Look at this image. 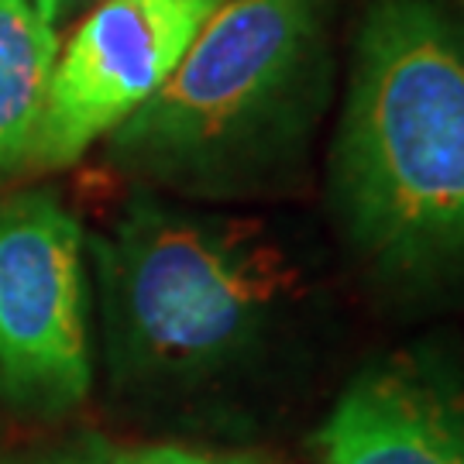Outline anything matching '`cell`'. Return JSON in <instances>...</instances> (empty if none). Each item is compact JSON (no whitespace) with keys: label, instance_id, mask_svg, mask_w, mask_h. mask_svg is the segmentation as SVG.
<instances>
[{"label":"cell","instance_id":"obj_1","mask_svg":"<svg viewBox=\"0 0 464 464\" xmlns=\"http://www.w3.org/2000/svg\"><path fill=\"white\" fill-rule=\"evenodd\" d=\"M334 207L396 285L464 276V34L437 0H372L334 141Z\"/></svg>","mask_w":464,"mask_h":464},{"label":"cell","instance_id":"obj_2","mask_svg":"<svg viewBox=\"0 0 464 464\" xmlns=\"http://www.w3.org/2000/svg\"><path fill=\"white\" fill-rule=\"evenodd\" d=\"M320 0H224L114 151L193 193H237L303 151L324 100Z\"/></svg>","mask_w":464,"mask_h":464},{"label":"cell","instance_id":"obj_3","mask_svg":"<svg viewBox=\"0 0 464 464\" xmlns=\"http://www.w3.org/2000/svg\"><path fill=\"white\" fill-rule=\"evenodd\" d=\"M107 327L124 372L197 385L248 358L299 289L289 255L251 220L141 199L103 251Z\"/></svg>","mask_w":464,"mask_h":464},{"label":"cell","instance_id":"obj_4","mask_svg":"<svg viewBox=\"0 0 464 464\" xmlns=\"http://www.w3.org/2000/svg\"><path fill=\"white\" fill-rule=\"evenodd\" d=\"M90 389L83 237L42 193L0 199V396L66 410Z\"/></svg>","mask_w":464,"mask_h":464},{"label":"cell","instance_id":"obj_5","mask_svg":"<svg viewBox=\"0 0 464 464\" xmlns=\"http://www.w3.org/2000/svg\"><path fill=\"white\" fill-rule=\"evenodd\" d=\"M224 0H103L59 49L34 141L45 166L76 162L166 83Z\"/></svg>","mask_w":464,"mask_h":464},{"label":"cell","instance_id":"obj_6","mask_svg":"<svg viewBox=\"0 0 464 464\" xmlns=\"http://www.w3.org/2000/svg\"><path fill=\"white\" fill-rule=\"evenodd\" d=\"M324 464H464V396L420 358H385L316 433Z\"/></svg>","mask_w":464,"mask_h":464},{"label":"cell","instance_id":"obj_7","mask_svg":"<svg viewBox=\"0 0 464 464\" xmlns=\"http://www.w3.org/2000/svg\"><path fill=\"white\" fill-rule=\"evenodd\" d=\"M55 59V17L38 0H0V169L34 151Z\"/></svg>","mask_w":464,"mask_h":464},{"label":"cell","instance_id":"obj_8","mask_svg":"<svg viewBox=\"0 0 464 464\" xmlns=\"http://www.w3.org/2000/svg\"><path fill=\"white\" fill-rule=\"evenodd\" d=\"M117 464H255L248 458H224V454H207V450L179 448V444H149L117 454Z\"/></svg>","mask_w":464,"mask_h":464},{"label":"cell","instance_id":"obj_9","mask_svg":"<svg viewBox=\"0 0 464 464\" xmlns=\"http://www.w3.org/2000/svg\"><path fill=\"white\" fill-rule=\"evenodd\" d=\"M42 464H117V450L90 440V444H80V448L55 454V458H45Z\"/></svg>","mask_w":464,"mask_h":464},{"label":"cell","instance_id":"obj_10","mask_svg":"<svg viewBox=\"0 0 464 464\" xmlns=\"http://www.w3.org/2000/svg\"><path fill=\"white\" fill-rule=\"evenodd\" d=\"M45 11H49L52 17H59V14H66L69 7H76V4H83V0H38Z\"/></svg>","mask_w":464,"mask_h":464},{"label":"cell","instance_id":"obj_11","mask_svg":"<svg viewBox=\"0 0 464 464\" xmlns=\"http://www.w3.org/2000/svg\"><path fill=\"white\" fill-rule=\"evenodd\" d=\"M458 4H461V7H464V0H458Z\"/></svg>","mask_w":464,"mask_h":464}]
</instances>
